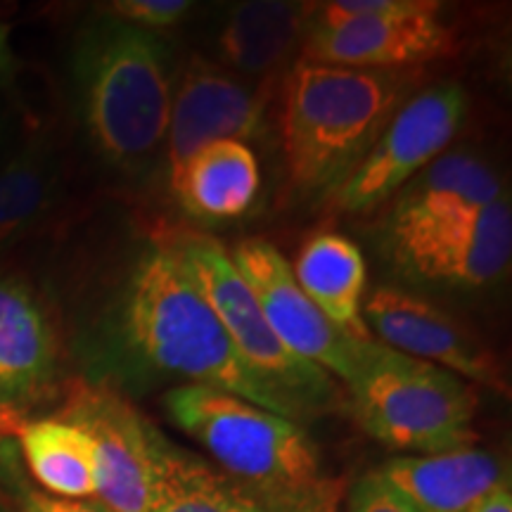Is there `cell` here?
<instances>
[{
    "instance_id": "obj_1",
    "label": "cell",
    "mask_w": 512,
    "mask_h": 512,
    "mask_svg": "<svg viewBox=\"0 0 512 512\" xmlns=\"http://www.w3.org/2000/svg\"><path fill=\"white\" fill-rule=\"evenodd\" d=\"M174 48L102 10L72 48L76 110L93 150L110 169L143 178L164 152L176 83Z\"/></svg>"
},
{
    "instance_id": "obj_2",
    "label": "cell",
    "mask_w": 512,
    "mask_h": 512,
    "mask_svg": "<svg viewBox=\"0 0 512 512\" xmlns=\"http://www.w3.org/2000/svg\"><path fill=\"white\" fill-rule=\"evenodd\" d=\"M413 83V72L294 62L280 100V140L294 188L306 195L337 190L411 98Z\"/></svg>"
},
{
    "instance_id": "obj_3",
    "label": "cell",
    "mask_w": 512,
    "mask_h": 512,
    "mask_svg": "<svg viewBox=\"0 0 512 512\" xmlns=\"http://www.w3.org/2000/svg\"><path fill=\"white\" fill-rule=\"evenodd\" d=\"M121 332L143 366L188 380L185 384L221 389L287 418L278 399L242 363L169 242L147 247L128 275Z\"/></svg>"
},
{
    "instance_id": "obj_4",
    "label": "cell",
    "mask_w": 512,
    "mask_h": 512,
    "mask_svg": "<svg viewBox=\"0 0 512 512\" xmlns=\"http://www.w3.org/2000/svg\"><path fill=\"white\" fill-rule=\"evenodd\" d=\"M351 413L358 425L394 451L420 456L470 448L479 396L463 377L370 342L351 382Z\"/></svg>"
},
{
    "instance_id": "obj_5",
    "label": "cell",
    "mask_w": 512,
    "mask_h": 512,
    "mask_svg": "<svg viewBox=\"0 0 512 512\" xmlns=\"http://www.w3.org/2000/svg\"><path fill=\"white\" fill-rule=\"evenodd\" d=\"M169 245L221 320L242 363L278 399L287 418L302 425V420L320 418L342 406L335 377L294 356L275 337L226 247L200 233H181Z\"/></svg>"
},
{
    "instance_id": "obj_6",
    "label": "cell",
    "mask_w": 512,
    "mask_h": 512,
    "mask_svg": "<svg viewBox=\"0 0 512 512\" xmlns=\"http://www.w3.org/2000/svg\"><path fill=\"white\" fill-rule=\"evenodd\" d=\"M164 408L216 467L261 489H313L328 482L309 434L240 396L202 384H181L164 396Z\"/></svg>"
},
{
    "instance_id": "obj_7",
    "label": "cell",
    "mask_w": 512,
    "mask_h": 512,
    "mask_svg": "<svg viewBox=\"0 0 512 512\" xmlns=\"http://www.w3.org/2000/svg\"><path fill=\"white\" fill-rule=\"evenodd\" d=\"M465 114L467 95L458 83H439L411 95L354 174L330 192L332 204L347 214L380 207L444 155L463 128Z\"/></svg>"
},
{
    "instance_id": "obj_8",
    "label": "cell",
    "mask_w": 512,
    "mask_h": 512,
    "mask_svg": "<svg viewBox=\"0 0 512 512\" xmlns=\"http://www.w3.org/2000/svg\"><path fill=\"white\" fill-rule=\"evenodd\" d=\"M228 254L242 280L252 290L275 337L294 356L323 368L335 380L349 384L366 342L344 335L320 313L318 306L299 287L283 252L264 238H247Z\"/></svg>"
},
{
    "instance_id": "obj_9",
    "label": "cell",
    "mask_w": 512,
    "mask_h": 512,
    "mask_svg": "<svg viewBox=\"0 0 512 512\" xmlns=\"http://www.w3.org/2000/svg\"><path fill=\"white\" fill-rule=\"evenodd\" d=\"M392 254L403 271L430 283L482 290L508 275L512 211L503 197L475 214L389 230Z\"/></svg>"
},
{
    "instance_id": "obj_10",
    "label": "cell",
    "mask_w": 512,
    "mask_h": 512,
    "mask_svg": "<svg viewBox=\"0 0 512 512\" xmlns=\"http://www.w3.org/2000/svg\"><path fill=\"white\" fill-rule=\"evenodd\" d=\"M150 512H337L342 484L313 489H261L183 451L152 425Z\"/></svg>"
},
{
    "instance_id": "obj_11",
    "label": "cell",
    "mask_w": 512,
    "mask_h": 512,
    "mask_svg": "<svg viewBox=\"0 0 512 512\" xmlns=\"http://www.w3.org/2000/svg\"><path fill=\"white\" fill-rule=\"evenodd\" d=\"M268 83H249L204 57H192L176 74L164 159L169 178L202 147L219 140L249 145L268 131Z\"/></svg>"
},
{
    "instance_id": "obj_12",
    "label": "cell",
    "mask_w": 512,
    "mask_h": 512,
    "mask_svg": "<svg viewBox=\"0 0 512 512\" xmlns=\"http://www.w3.org/2000/svg\"><path fill=\"white\" fill-rule=\"evenodd\" d=\"M57 418L88 434L95 458L93 498L110 512H150V430L136 408L114 389L74 384Z\"/></svg>"
},
{
    "instance_id": "obj_13",
    "label": "cell",
    "mask_w": 512,
    "mask_h": 512,
    "mask_svg": "<svg viewBox=\"0 0 512 512\" xmlns=\"http://www.w3.org/2000/svg\"><path fill=\"white\" fill-rule=\"evenodd\" d=\"M453 53H458V34L444 19V5L437 0H415L413 8L394 15L339 27L309 24L299 60L377 72H411Z\"/></svg>"
},
{
    "instance_id": "obj_14",
    "label": "cell",
    "mask_w": 512,
    "mask_h": 512,
    "mask_svg": "<svg viewBox=\"0 0 512 512\" xmlns=\"http://www.w3.org/2000/svg\"><path fill=\"white\" fill-rule=\"evenodd\" d=\"M363 323L384 347L432 363L465 382L508 394V380L494 351L434 306L401 287L384 285L363 304Z\"/></svg>"
},
{
    "instance_id": "obj_15",
    "label": "cell",
    "mask_w": 512,
    "mask_h": 512,
    "mask_svg": "<svg viewBox=\"0 0 512 512\" xmlns=\"http://www.w3.org/2000/svg\"><path fill=\"white\" fill-rule=\"evenodd\" d=\"M57 380V339L34 290L0 275V427L12 430L17 413L41 399Z\"/></svg>"
},
{
    "instance_id": "obj_16",
    "label": "cell",
    "mask_w": 512,
    "mask_h": 512,
    "mask_svg": "<svg viewBox=\"0 0 512 512\" xmlns=\"http://www.w3.org/2000/svg\"><path fill=\"white\" fill-rule=\"evenodd\" d=\"M311 3L292 0H245L230 5L216 31L223 64L247 79L268 83L302 48L311 22Z\"/></svg>"
},
{
    "instance_id": "obj_17",
    "label": "cell",
    "mask_w": 512,
    "mask_h": 512,
    "mask_svg": "<svg viewBox=\"0 0 512 512\" xmlns=\"http://www.w3.org/2000/svg\"><path fill=\"white\" fill-rule=\"evenodd\" d=\"M377 472L420 512H470L489 491L508 482L501 460L472 446L392 458Z\"/></svg>"
},
{
    "instance_id": "obj_18",
    "label": "cell",
    "mask_w": 512,
    "mask_h": 512,
    "mask_svg": "<svg viewBox=\"0 0 512 512\" xmlns=\"http://www.w3.org/2000/svg\"><path fill=\"white\" fill-rule=\"evenodd\" d=\"M501 178L470 152H444L396 192L389 230L439 223L475 214L503 200Z\"/></svg>"
},
{
    "instance_id": "obj_19",
    "label": "cell",
    "mask_w": 512,
    "mask_h": 512,
    "mask_svg": "<svg viewBox=\"0 0 512 512\" xmlns=\"http://www.w3.org/2000/svg\"><path fill=\"white\" fill-rule=\"evenodd\" d=\"M290 266L306 297L332 325L358 342L373 339L361 313L366 259L354 240L332 230L311 235Z\"/></svg>"
},
{
    "instance_id": "obj_20",
    "label": "cell",
    "mask_w": 512,
    "mask_h": 512,
    "mask_svg": "<svg viewBox=\"0 0 512 512\" xmlns=\"http://www.w3.org/2000/svg\"><path fill=\"white\" fill-rule=\"evenodd\" d=\"M171 192L190 216L230 221L247 214L261 188L259 159L238 140H219L195 152L174 178Z\"/></svg>"
},
{
    "instance_id": "obj_21",
    "label": "cell",
    "mask_w": 512,
    "mask_h": 512,
    "mask_svg": "<svg viewBox=\"0 0 512 512\" xmlns=\"http://www.w3.org/2000/svg\"><path fill=\"white\" fill-rule=\"evenodd\" d=\"M62 166L43 143H27L0 166V252L29 238L53 214Z\"/></svg>"
},
{
    "instance_id": "obj_22",
    "label": "cell",
    "mask_w": 512,
    "mask_h": 512,
    "mask_svg": "<svg viewBox=\"0 0 512 512\" xmlns=\"http://www.w3.org/2000/svg\"><path fill=\"white\" fill-rule=\"evenodd\" d=\"M29 472L50 496L91 498L95 458L88 434L62 418L19 420L12 427Z\"/></svg>"
},
{
    "instance_id": "obj_23",
    "label": "cell",
    "mask_w": 512,
    "mask_h": 512,
    "mask_svg": "<svg viewBox=\"0 0 512 512\" xmlns=\"http://www.w3.org/2000/svg\"><path fill=\"white\" fill-rule=\"evenodd\" d=\"M195 3L190 0H117L107 5L105 12L133 27L162 34V31L178 27L190 15Z\"/></svg>"
},
{
    "instance_id": "obj_24",
    "label": "cell",
    "mask_w": 512,
    "mask_h": 512,
    "mask_svg": "<svg viewBox=\"0 0 512 512\" xmlns=\"http://www.w3.org/2000/svg\"><path fill=\"white\" fill-rule=\"evenodd\" d=\"M351 512H420L380 472L361 477L351 489Z\"/></svg>"
},
{
    "instance_id": "obj_25",
    "label": "cell",
    "mask_w": 512,
    "mask_h": 512,
    "mask_svg": "<svg viewBox=\"0 0 512 512\" xmlns=\"http://www.w3.org/2000/svg\"><path fill=\"white\" fill-rule=\"evenodd\" d=\"M19 508H22V512H110L98 501L50 496L46 491L29 489V486L19 489Z\"/></svg>"
},
{
    "instance_id": "obj_26",
    "label": "cell",
    "mask_w": 512,
    "mask_h": 512,
    "mask_svg": "<svg viewBox=\"0 0 512 512\" xmlns=\"http://www.w3.org/2000/svg\"><path fill=\"white\" fill-rule=\"evenodd\" d=\"M17 74V57L10 43V29L0 22V88L12 83Z\"/></svg>"
},
{
    "instance_id": "obj_27",
    "label": "cell",
    "mask_w": 512,
    "mask_h": 512,
    "mask_svg": "<svg viewBox=\"0 0 512 512\" xmlns=\"http://www.w3.org/2000/svg\"><path fill=\"white\" fill-rule=\"evenodd\" d=\"M470 512H512V491L510 484L505 482L489 491Z\"/></svg>"
},
{
    "instance_id": "obj_28",
    "label": "cell",
    "mask_w": 512,
    "mask_h": 512,
    "mask_svg": "<svg viewBox=\"0 0 512 512\" xmlns=\"http://www.w3.org/2000/svg\"><path fill=\"white\" fill-rule=\"evenodd\" d=\"M15 140H17V128L12 124L10 112L0 105V166L8 162V159L19 150Z\"/></svg>"
}]
</instances>
